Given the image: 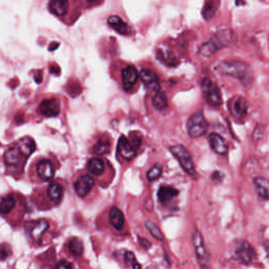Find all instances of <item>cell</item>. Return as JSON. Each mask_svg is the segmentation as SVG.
<instances>
[{"label":"cell","mask_w":269,"mask_h":269,"mask_svg":"<svg viewBox=\"0 0 269 269\" xmlns=\"http://www.w3.org/2000/svg\"><path fill=\"white\" fill-rule=\"evenodd\" d=\"M221 73L240 80L245 87H249L253 80L252 70L248 64L238 60L224 61L220 64Z\"/></svg>","instance_id":"5"},{"label":"cell","mask_w":269,"mask_h":269,"mask_svg":"<svg viewBox=\"0 0 269 269\" xmlns=\"http://www.w3.org/2000/svg\"><path fill=\"white\" fill-rule=\"evenodd\" d=\"M145 227L149 231V233L152 234L154 238L158 241H163L164 240V234L161 231V229L158 227V226L152 222V221H146L145 222Z\"/></svg>","instance_id":"30"},{"label":"cell","mask_w":269,"mask_h":269,"mask_svg":"<svg viewBox=\"0 0 269 269\" xmlns=\"http://www.w3.org/2000/svg\"><path fill=\"white\" fill-rule=\"evenodd\" d=\"M153 105H154L155 109L158 111L165 110L168 105L167 97H166L165 93L158 92L157 94H155V96L153 97Z\"/></svg>","instance_id":"28"},{"label":"cell","mask_w":269,"mask_h":269,"mask_svg":"<svg viewBox=\"0 0 269 269\" xmlns=\"http://www.w3.org/2000/svg\"><path fill=\"white\" fill-rule=\"evenodd\" d=\"M234 257L244 265L250 264L255 257V250L252 245L247 241H239L234 247Z\"/></svg>","instance_id":"12"},{"label":"cell","mask_w":269,"mask_h":269,"mask_svg":"<svg viewBox=\"0 0 269 269\" xmlns=\"http://www.w3.org/2000/svg\"><path fill=\"white\" fill-rule=\"evenodd\" d=\"M109 220L110 224L116 230H121L124 226V214L123 212L116 206H113L110 209V214H109Z\"/></svg>","instance_id":"23"},{"label":"cell","mask_w":269,"mask_h":269,"mask_svg":"<svg viewBox=\"0 0 269 269\" xmlns=\"http://www.w3.org/2000/svg\"><path fill=\"white\" fill-rule=\"evenodd\" d=\"M54 269H74V266L67 260H61L56 264Z\"/></svg>","instance_id":"36"},{"label":"cell","mask_w":269,"mask_h":269,"mask_svg":"<svg viewBox=\"0 0 269 269\" xmlns=\"http://www.w3.org/2000/svg\"><path fill=\"white\" fill-rule=\"evenodd\" d=\"M192 244L195 247V253L200 267L202 269H209V253L206 249L205 244H204L203 236L198 229H196L192 234Z\"/></svg>","instance_id":"8"},{"label":"cell","mask_w":269,"mask_h":269,"mask_svg":"<svg viewBox=\"0 0 269 269\" xmlns=\"http://www.w3.org/2000/svg\"><path fill=\"white\" fill-rule=\"evenodd\" d=\"M208 141H209L211 149L214 153H217L218 155H221V156L227 154V150H228L227 142H226V140L220 135L216 133L210 134L208 136Z\"/></svg>","instance_id":"18"},{"label":"cell","mask_w":269,"mask_h":269,"mask_svg":"<svg viewBox=\"0 0 269 269\" xmlns=\"http://www.w3.org/2000/svg\"><path fill=\"white\" fill-rule=\"evenodd\" d=\"M68 249L74 256H80L83 253V243L77 239L73 238L68 243Z\"/></svg>","instance_id":"27"},{"label":"cell","mask_w":269,"mask_h":269,"mask_svg":"<svg viewBox=\"0 0 269 269\" xmlns=\"http://www.w3.org/2000/svg\"><path fill=\"white\" fill-rule=\"evenodd\" d=\"M255 190L261 198L269 199V180L263 177H256L253 180Z\"/></svg>","instance_id":"24"},{"label":"cell","mask_w":269,"mask_h":269,"mask_svg":"<svg viewBox=\"0 0 269 269\" xmlns=\"http://www.w3.org/2000/svg\"><path fill=\"white\" fill-rule=\"evenodd\" d=\"M139 243L141 245L144 249H149V247L152 246V243H150L148 240L144 238H139Z\"/></svg>","instance_id":"37"},{"label":"cell","mask_w":269,"mask_h":269,"mask_svg":"<svg viewBox=\"0 0 269 269\" xmlns=\"http://www.w3.org/2000/svg\"><path fill=\"white\" fill-rule=\"evenodd\" d=\"M128 142L131 143V145L133 146V148L135 150H137L140 146H141V143H142L141 135H140V133H137V132H132L130 134V138H128Z\"/></svg>","instance_id":"33"},{"label":"cell","mask_w":269,"mask_h":269,"mask_svg":"<svg viewBox=\"0 0 269 269\" xmlns=\"http://www.w3.org/2000/svg\"><path fill=\"white\" fill-rule=\"evenodd\" d=\"M92 150H93V154L97 156H103V155L109 154L111 150L110 140L106 137H101L100 139H98V141L94 144Z\"/></svg>","instance_id":"25"},{"label":"cell","mask_w":269,"mask_h":269,"mask_svg":"<svg viewBox=\"0 0 269 269\" xmlns=\"http://www.w3.org/2000/svg\"><path fill=\"white\" fill-rule=\"evenodd\" d=\"M66 182L54 179L46 185H37L31 195V200L39 210H50L59 206L66 191Z\"/></svg>","instance_id":"2"},{"label":"cell","mask_w":269,"mask_h":269,"mask_svg":"<svg viewBox=\"0 0 269 269\" xmlns=\"http://www.w3.org/2000/svg\"><path fill=\"white\" fill-rule=\"evenodd\" d=\"M50 12L56 15L62 21L67 16L69 17L72 10V2H66V0H54L49 3Z\"/></svg>","instance_id":"14"},{"label":"cell","mask_w":269,"mask_h":269,"mask_svg":"<svg viewBox=\"0 0 269 269\" xmlns=\"http://www.w3.org/2000/svg\"><path fill=\"white\" fill-rule=\"evenodd\" d=\"M217 51V49L214 48V46L211 44L210 41L205 42V44L202 45V47L199 50V54L202 57H210L212 54Z\"/></svg>","instance_id":"31"},{"label":"cell","mask_w":269,"mask_h":269,"mask_svg":"<svg viewBox=\"0 0 269 269\" xmlns=\"http://www.w3.org/2000/svg\"><path fill=\"white\" fill-rule=\"evenodd\" d=\"M122 84L125 92H131L138 81L139 74L134 67H126L122 70Z\"/></svg>","instance_id":"17"},{"label":"cell","mask_w":269,"mask_h":269,"mask_svg":"<svg viewBox=\"0 0 269 269\" xmlns=\"http://www.w3.org/2000/svg\"><path fill=\"white\" fill-rule=\"evenodd\" d=\"M202 91L204 98L210 106L218 107L222 103V97L218 85L210 79L205 78L202 81Z\"/></svg>","instance_id":"11"},{"label":"cell","mask_w":269,"mask_h":269,"mask_svg":"<svg viewBox=\"0 0 269 269\" xmlns=\"http://www.w3.org/2000/svg\"><path fill=\"white\" fill-rule=\"evenodd\" d=\"M27 208L25 197L19 192L10 191L0 195V216L12 226H19Z\"/></svg>","instance_id":"3"},{"label":"cell","mask_w":269,"mask_h":269,"mask_svg":"<svg viewBox=\"0 0 269 269\" xmlns=\"http://www.w3.org/2000/svg\"><path fill=\"white\" fill-rule=\"evenodd\" d=\"M179 195V191L170 186H162L158 191V199L161 203H166Z\"/></svg>","instance_id":"26"},{"label":"cell","mask_w":269,"mask_h":269,"mask_svg":"<svg viewBox=\"0 0 269 269\" xmlns=\"http://www.w3.org/2000/svg\"><path fill=\"white\" fill-rule=\"evenodd\" d=\"M161 174H162V167H161L159 164H155L152 168H150L148 171H147V174H146V178L148 181H155L157 180Z\"/></svg>","instance_id":"32"},{"label":"cell","mask_w":269,"mask_h":269,"mask_svg":"<svg viewBox=\"0 0 269 269\" xmlns=\"http://www.w3.org/2000/svg\"><path fill=\"white\" fill-rule=\"evenodd\" d=\"M88 173L95 179V177H101L105 171L104 160L99 157H94L90 159L87 163Z\"/></svg>","instance_id":"20"},{"label":"cell","mask_w":269,"mask_h":269,"mask_svg":"<svg viewBox=\"0 0 269 269\" xmlns=\"http://www.w3.org/2000/svg\"><path fill=\"white\" fill-rule=\"evenodd\" d=\"M169 150H170V153L173 154V156L178 160V162L180 163L182 168L185 170V173H187L192 178H195L196 177L195 165H193V162H192L188 150L184 146L180 144L170 146Z\"/></svg>","instance_id":"7"},{"label":"cell","mask_w":269,"mask_h":269,"mask_svg":"<svg viewBox=\"0 0 269 269\" xmlns=\"http://www.w3.org/2000/svg\"><path fill=\"white\" fill-rule=\"evenodd\" d=\"M230 112L236 117V118H244L247 114V110H248V105H247V101L243 97H234L233 99L229 102Z\"/></svg>","instance_id":"21"},{"label":"cell","mask_w":269,"mask_h":269,"mask_svg":"<svg viewBox=\"0 0 269 269\" xmlns=\"http://www.w3.org/2000/svg\"><path fill=\"white\" fill-rule=\"evenodd\" d=\"M133 269H142V266H141V264H140V263H138V262H136L133 266Z\"/></svg>","instance_id":"39"},{"label":"cell","mask_w":269,"mask_h":269,"mask_svg":"<svg viewBox=\"0 0 269 269\" xmlns=\"http://www.w3.org/2000/svg\"><path fill=\"white\" fill-rule=\"evenodd\" d=\"M35 148V141L29 136L20 138L11 144L4 155L7 174L16 179H19L23 176L27 161L29 157L33 154Z\"/></svg>","instance_id":"1"},{"label":"cell","mask_w":269,"mask_h":269,"mask_svg":"<svg viewBox=\"0 0 269 269\" xmlns=\"http://www.w3.org/2000/svg\"><path fill=\"white\" fill-rule=\"evenodd\" d=\"M263 246H264V249H265V251L267 253V256L269 257V240H265L263 242Z\"/></svg>","instance_id":"38"},{"label":"cell","mask_w":269,"mask_h":269,"mask_svg":"<svg viewBox=\"0 0 269 269\" xmlns=\"http://www.w3.org/2000/svg\"><path fill=\"white\" fill-rule=\"evenodd\" d=\"M37 112L44 118L57 117L61 112V101L54 96L42 99L37 107Z\"/></svg>","instance_id":"10"},{"label":"cell","mask_w":269,"mask_h":269,"mask_svg":"<svg viewBox=\"0 0 269 269\" xmlns=\"http://www.w3.org/2000/svg\"><path fill=\"white\" fill-rule=\"evenodd\" d=\"M139 76H140V78H141L142 82L144 83L145 88L148 92L157 94L160 91L159 78L155 72H153L152 70L143 69L141 72H140Z\"/></svg>","instance_id":"15"},{"label":"cell","mask_w":269,"mask_h":269,"mask_svg":"<svg viewBox=\"0 0 269 269\" xmlns=\"http://www.w3.org/2000/svg\"><path fill=\"white\" fill-rule=\"evenodd\" d=\"M60 164L56 160L51 159L50 157L39 156L36 157L28 169V178L30 182L36 185H44L45 183H49L54 180L56 170Z\"/></svg>","instance_id":"4"},{"label":"cell","mask_w":269,"mask_h":269,"mask_svg":"<svg viewBox=\"0 0 269 269\" xmlns=\"http://www.w3.org/2000/svg\"><path fill=\"white\" fill-rule=\"evenodd\" d=\"M124 262L126 266H133L137 262L135 253L132 251H126L124 253Z\"/></svg>","instance_id":"35"},{"label":"cell","mask_w":269,"mask_h":269,"mask_svg":"<svg viewBox=\"0 0 269 269\" xmlns=\"http://www.w3.org/2000/svg\"><path fill=\"white\" fill-rule=\"evenodd\" d=\"M218 5L219 3H214V2H207L204 4L203 9H202L203 18L205 20H210L217 12Z\"/></svg>","instance_id":"29"},{"label":"cell","mask_w":269,"mask_h":269,"mask_svg":"<svg viewBox=\"0 0 269 269\" xmlns=\"http://www.w3.org/2000/svg\"><path fill=\"white\" fill-rule=\"evenodd\" d=\"M72 184L76 195L81 199H85L95 188L96 182L88 171H79L72 179Z\"/></svg>","instance_id":"6"},{"label":"cell","mask_w":269,"mask_h":269,"mask_svg":"<svg viewBox=\"0 0 269 269\" xmlns=\"http://www.w3.org/2000/svg\"><path fill=\"white\" fill-rule=\"evenodd\" d=\"M118 154L120 157H122L125 160H132L136 156V150L133 148L131 143L128 142V139L125 136H121L119 138V141H118V146H117Z\"/></svg>","instance_id":"19"},{"label":"cell","mask_w":269,"mask_h":269,"mask_svg":"<svg viewBox=\"0 0 269 269\" xmlns=\"http://www.w3.org/2000/svg\"><path fill=\"white\" fill-rule=\"evenodd\" d=\"M208 124L202 112L192 114L187 121V133L191 138H199L206 134Z\"/></svg>","instance_id":"9"},{"label":"cell","mask_w":269,"mask_h":269,"mask_svg":"<svg viewBox=\"0 0 269 269\" xmlns=\"http://www.w3.org/2000/svg\"><path fill=\"white\" fill-rule=\"evenodd\" d=\"M12 254V249H11V246L4 243L0 245V260L4 261Z\"/></svg>","instance_id":"34"},{"label":"cell","mask_w":269,"mask_h":269,"mask_svg":"<svg viewBox=\"0 0 269 269\" xmlns=\"http://www.w3.org/2000/svg\"><path fill=\"white\" fill-rule=\"evenodd\" d=\"M28 227H29V234L31 236V239L34 242L41 243L45 233L50 228V223L45 219H40L37 221L29 222Z\"/></svg>","instance_id":"13"},{"label":"cell","mask_w":269,"mask_h":269,"mask_svg":"<svg viewBox=\"0 0 269 269\" xmlns=\"http://www.w3.org/2000/svg\"><path fill=\"white\" fill-rule=\"evenodd\" d=\"M217 50L223 47H227L233 41V32L229 29H224L214 34L209 40Z\"/></svg>","instance_id":"16"},{"label":"cell","mask_w":269,"mask_h":269,"mask_svg":"<svg viewBox=\"0 0 269 269\" xmlns=\"http://www.w3.org/2000/svg\"><path fill=\"white\" fill-rule=\"evenodd\" d=\"M107 24L110 25L112 29H114L116 32H118L120 35H130L131 33V29L128 27L124 21L119 17V16H110L109 19H107Z\"/></svg>","instance_id":"22"}]
</instances>
